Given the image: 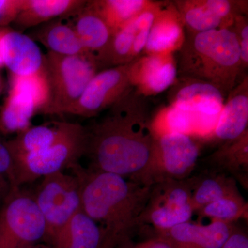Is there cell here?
I'll return each instance as SVG.
<instances>
[{
    "mask_svg": "<svg viewBox=\"0 0 248 248\" xmlns=\"http://www.w3.org/2000/svg\"><path fill=\"white\" fill-rule=\"evenodd\" d=\"M128 68L129 64L123 65L98 72L66 114L93 117L110 108L133 89Z\"/></svg>",
    "mask_w": 248,
    "mask_h": 248,
    "instance_id": "obj_10",
    "label": "cell"
},
{
    "mask_svg": "<svg viewBox=\"0 0 248 248\" xmlns=\"http://www.w3.org/2000/svg\"><path fill=\"white\" fill-rule=\"evenodd\" d=\"M231 30L235 34L240 52L241 63L245 71L248 66V14H239L235 17Z\"/></svg>",
    "mask_w": 248,
    "mask_h": 248,
    "instance_id": "obj_31",
    "label": "cell"
},
{
    "mask_svg": "<svg viewBox=\"0 0 248 248\" xmlns=\"http://www.w3.org/2000/svg\"><path fill=\"white\" fill-rule=\"evenodd\" d=\"M71 21L81 45L96 62L101 58L113 35L104 18L99 14L94 1H87Z\"/></svg>",
    "mask_w": 248,
    "mask_h": 248,
    "instance_id": "obj_19",
    "label": "cell"
},
{
    "mask_svg": "<svg viewBox=\"0 0 248 248\" xmlns=\"http://www.w3.org/2000/svg\"><path fill=\"white\" fill-rule=\"evenodd\" d=\"M99 14L112 32H115L148 9L150 0H99L94 1Z\"/></svg>",
    "mask_w": 248,
    "mask_h": 248,
    "instance_id": "obj_27",
    "label": "cell"
},
{
    "mask_svg": "<svg viewBox=\"0 0 248 248\" xmlns=\"http://www.w3.org/2000/svg\"><path fill=\"white\" fill-rule=\"evenodd\" d=\"M33 38L48 49L49 52L62 55L89 54L81 45L71 21L64 22L61 19L42 24L33 32Z\"/></svg>",
    "mask_w": 248,
    "mask_h": 248,
    "instance_id": "obj_24",
    "label": "cell"
},
{
    "mask_svg": "<svg viewBox=\"0 0 248 248\" xmlns=\"http://www.w3.org/2000/svg\"><path fill=\"white\" fill-rule=\"evenodd\" d=\"M86 128L79 124L63 122L61 134L51 146L39 153L14 159L16 186L54 173L71 169L86 153Z\"/></svg>",
    "mask_w": 248,
    "mask_h": 248,
    "instance_id": "obj_5",
    "label": "cell"
},
{
    "mask_svg": "<svg viewBox=\"0 0 248 248\" xmlns=\"http://www.w3.org/2000/svg\"><path fill=\"white\" fill-rule=\"evenodd\" d=\"M42 178L34 200L46 226L45 241L53 236L81 209V182L79 176L71 170Z\"/></svg>",
    "mask_w": 248,
    "mask_h": 248,
    "instance_id": "obj_6",
    "label": "cell"
},
{
    "mask_svg": "<svg viewBox=\"0 0 248 248\" xmlns=\"http://www.w3.org/2000/svg\"><path fill=\"white\" fill-rule=\"evenodd\" d=\"M11 90L27 93L33 99L37 110L45 112L50 100V88L44 68L27 76H12Z\"/></svg>",
    "mask_w": 248,
    "mask_h": 248,
    "instance_id": "obj_29",
    "label": "cell"
},
{
    "mask_svg": "<svg viewBox=\"0 0 248 248\" xmlns=\"http://www.w3.org/2000/svg\"><path fill=\"white\" fill-rule=\"evenodd\" d=\"M200 156V146L190 135L167 133L155 136L151 161L143 184L190 177Z\"/></svg>",
    "mask_w": 248,
    "mask_h": 248,
    "instance_id": "obj_8",
    "label": "cell"
},
{
    "mask_svg": "<svg viewBox=\"0 0 248 248\" xmlns=\"http://www.w3.org/2000/svg\"><path fill=\"white\" fill-rule=\"evenodd\" d=\"M206 160L214 170L231 175L247 186L248 131L236 140L223 143Z\"/></svg>",
    "mask_w": 248,
    "mask_h": 248,
    "instance_id": "obj_23",
    "label": "cell"
},
{
    "mask_svg": "<svg viewBox=\"0 0 248 248\" xmlns=\"http://www.w3.org/2000/svg\"><path fill=\"white\" fill-rule=\"evenodd\" d=\"M153 123L146 98L133 88L86 128L89 169L143 183L155 139Z\"/></svg>",
    "mask_w": 248,
    "mask_h": 248,
    "instance_id": "obj_1",
    "label": "cell"
},
{
    "mask_svg": "<svg viewBox=\"0 0 248 248\" xmlns=\"http://www.w3.org/2000/svg\"><path fill=\"white\" fill-rule=\"evenodd\" d=\"M81 182V209L102 232L99 248H113L140 227L151 186L112 173L71 168Z\"/></svg>",
    "mask_w": 248,
    "mask_h": 248,
    "instance_id": "obj_2",
    "label": "cell"
},
{
    "mask_svg": "<svg viewBox=\"0 0 248 248\" xmlns=\"http://www.w3.org/2000/svg\"><path fill=\"white\" fill-rule=\"evenodd\" d=\"M193 115L170 106L166 111L167 133H179L189 135L193 128Z\"/></svg>",
    "mask_w": 248,
    "mask_h": 248,
    "instance_id": "obj_30",
    "label": "cell"
},
{
    "mask_svg": "<svg viewBox=\"0 0 248 248\" xmlns=\"http://www.w3.org/2000/svg\"><path fill=\"white\" fill-rule=\"evenodd\" d=\"M171 107L192 115L218 116L226 102V96L213 84L201 80L177 76L170 88Z\"/></svg>",
    "mask_w": 248,
    "mask_h": 248,
    "instance_id": "obj_14",
    "label": "cell"
},
{
    "mask_svg": "<svg viewBox=\"0 0 248 248\" xmlns=\"http://www.w3.org/2000/svg\"><path fill=\"white\" fill-rule=\"evenodd\" d=\"M194 214L187 179H166L152 184L146 207L140 217V226L150 225L157 233L190 221Z\"/></svg>",
    "mask_w": 248,
    "mask_h": 248,
    "instance_id": "obj_9",
    "label": "cell"
},
{
    "mask_svg": "<svg viewBox=\"0 0 248 248\" xmlns=\"http://www.w3.org/2000/svg\"><path fill=\"white\" fill-rule=\"evenodd\" d=\"M43 68L50 88V100L44 112L58 115L67 113L99 70L90 54L62 55L49 51L44 55Z\"/></svg>",
    "mask_w": 248,
    "mask_h": 248,
    "instance_id": "obj_4",
    "label": "cell"
},
{
    "mask_svg": "<svg viewBox=\"0 0 248 248\" xmlns=\"http://www.w3.org/2000/svg\"><path fill=\"white\" fill-rule=\"evenodd\" d=\"M221 248H248L247 235L234 229Z\"/></svg>",
    "mask_w": 248,
    "mask_h": 248,
    "instance_id": "obj_34",
    "label": "cell"
},
{
    "mask_svg": "<svg viewBox=\"0 0 248 248\" xmlns=\"http://www.w3.org/2000/svg\"><path fill=\"white\" fill-rule=\"evenodd\" d=\"M135 248H173L166 240L160 237L159 239L151 240L148 242L139 245Z\"/></svg>",
    "mask_w": 248,
    "mask_h": 248,
    "instance_id": "obj_36",
    "label": "cell"
},
{
    "mask_svg": "<svg viewBox=\"0 0 248 248\" xmlns=\"http://www.w3.org/2000/svg\"><path fill=\"white\" fill-rule=\"evenodd\" d=\"M15 189L9 179L0 174V208Z\"/></svg>",
    "mask_w": 248,
    "mask_h": 248,
    "instance_id": "obj_35",
    "label": "cell"
},
{
    "mask_svg": "<svg viewBox=\"0 0 248 248\" xmlns=\"http://www.w3.org/2000/svg\"><path fill=\"white\" fill-rule=\"evenodd\" d=\"M233 231V223L211 221L202 225L188 221L158 234L173 248H221Z\"/></svg>",
    "mask_w": 248,
    "mask_h": 248,
    "instance_id": "obj_16",
    "label": "cell"
},
{
    "mask_svg": "<svg viewBox=\"0 0 248 248\" xmlns=\"http://www.w3.org/2000/svg\"><path fill=\"white\" fill-rule=\"evenodd\" d=\"M63 122L30 127L18 133L14 140L7 142L14 159L24 155L33 154L48 148L58 140L63 128Z\"/></svg>",
    "mask_w": 248,
    "mask_h": 248,
    "instance_id": "obj_26",
    "label": "cell"
},
{
    "mask_svg": "<svg viewBox=\"0 0 248 248\" xmlns=\"http://www.w3.org/2000/svg\"><path fill=\"white\" fill-rule=\"evenodd\" d=\"M22 4V0H0V26L14 22Z\"/></svg>",
    "mask_w": 248,
    "mask_h": 248,
    "instance_id": "obj_33",
    "label": "cell"
},
{
    "mask_svg": "<svg viewBox=\"0 0 248 248\" xmlns=\"http://www.w3.org/2000/svg\"><path fill=\"white\" fill-rule=\"evenodd\" d=\"M0 174L7 177L14 188H18L15 177L14 156L6 141H0Z\"/></svg>",
    "mask_w": 248,
    "mask_h": 248,
    "instance_id": "obj_32",
    "label": "cell"
},
{
    "mask_svg": "<svg viewBox=\"0 0 248 248\" xmlns=\"http://www.w3.org/2000/svg\"><path fill=\"white\" fill-rule=\"evenodd\" d=\"M0 48L4 65L12 76H31L43 68L44 55L38 46L19 31L3 29Z\"/></svg>",
    "mask_w": 248,
    "mask_h": 248,
    "instance_id": "obj_17",
    "label": "cell"
},
{
    "mask_svg": "<svg viewBox=\"0 0 248 248\" xmlns=\"http://www.w3.org/2000/svg\"><path fill=\"white\" fill-rule=\"evenodd\" d=\"M186 34L178 52V76L213 84L226 97L245 71L235 34L230 29Z\"/></svg>",
    "mask_w": 248,
    "mask_h": 248,
    "instance_id": "obj_3",
    "label": "cell"
},
{
    "mask_svg": "<svg viewBox=\"0 0 248 248\" xmlns=\"http://www.w3.org/2000/svg\"><path fill=\"white\" fill-rule=\"evenodd\" d=\"M248 76L228 94L215 128L217 140L232 141L248 131Z\"/></svg>",
    "mask_w": 248,
    "mask_h": 248,
    "instance_id": "obj_18",
    "label": "cell"
},
{
    "mask_svg": "<svg viewBox=\"0 0 248 248\" xmlns=\"http://www.w3.org/2000/svg\"><path fill=\"white\" fill-rule=\"evenodd\" d=\"M178 76L174 54L143 55L129 63L130 84L144 97H154L170 89Z\"/></svg>",
    "mask_w": 248,
    "mask_h": 248,
    "instance_id": "obj_13",
    "label": "cell"
},
{
    "mask_svg": "<svg viewBox=\"0 0 248 248\" xmlns=\"http://www.w3.org/2000/svg\"><path fill=\"white\" fill-rule=\"evenodd\" d=\"M37 110L30 95L11 90L0 112V130L5 133H22L30 128L31 118Z\"/></svg>",
    "mask_w": 248,
    "mask_h": 248,
    "instance_id": "obj_25",
    "label": "cell"
},
{
    "mask_svg": "<svg viewBox=\"0 0 248 248\" xmlns=\"http://www.w3.org/2000/svg\"><path fill=\"white\" fill-rule=\"evenodd\" d=\"M160 1H154L139 16L114 32L97 64L100 68L129 64L143 55Z\"/></svg>",
    "mask_w": 248,
    "mask_h": 248,
    "instance_id": "obj_11",
    "label": "cell"
},
{
    "mask_svg": "<svg viewBox=\"0 0 248 248\" xmlns=\"http://www.w3.org/2000/svg\"><path fill=\"white\" fill-rule=\"evenodd\" d=\"M102 232L82 209L55 234L49 245L53 248H99Z\"/></svg>",
    "mask_w": 248,
    "mask_h": 248,
    "instance_id": "obj_22",
    "label": "cell"
},
{
    "mask_svg": "<svg viewBox=\"0 0 248 248\" xmlns=\"http://www.w3.org/2000/svg\"><path fill=\"white\" fill-rule=\"evenodd\" d=\"M197 213L200 218H208L211 221L233 223L240 218H248V203L242 195L233 196L212 202Z\"/></svg>",
    "mask_w": 248,
    "mask_h": 248,
    "instance_id": "obj_28",
    "label": "cell"
},
{
    "mask_svg": "<svg viewBox=\"0 0 248 248\" xmlns=\"http://www.w3.org/2000/svg\"><path fill=\"white\" fill-rule=\"evenodd\" d=\"M46 226L33 195L15 189L0 208V248H29L45 241Z\"/></svg>",
    "mask_w": 248,
    "mask_h": 248,
    "instance_id": "obj_7",
    "label": "cell"
},
{
    "mask_svg": "<svg viewBox=\"0 0 248 248\" xmlns=\"http://www.w3.org/2000/svg\"><path fill=\"white\" fill-rule=\"evenodd\" d=\"M173 3L186 32L190 33L229 29L236 16L248 14L247 1L177 0Z\"/></svg>",
    "mask_w": 248,
    "mask_h": 248,
    "instance_id": "obj_12",
    "label": "cell"
},
{
    "mask_svg": "<svg viewBox=\"0 0 248 248\" xmlns=\"http://www.w3.org/2000/svg\"><path fill=\"white\" fill-rule=\"evenodd\" d=\"M187 179L194 213L215 201L241 195L236 179L225 173L212 170Z\"/></svg>",
    "mask_w": 248,
    "mask_h": 248,
    "instance_id": "obj_21",
    "label": "cell"
},
{
    "mask_svg": "<svg viewBox=\"0 0 248 248\" xmlns=\"http://www.w3.org/2000/svg\"><path fill=\"white\" fill-rule=\"evenodd\" d=\"M186 35L182 18L173 1H161L143 55L177 53L185 42Z\"/></svg>",
    "mask_w": 248,
    "mask_h": 248,
    "instance_id": "obj_15",
    "label": "cell"
},
{
    "mask_svg": "<svg viewBox=\"0 0 248 248\" xmlns=\"http://www.w3.org/2000/svg\"><path fill=\"white\" fill-rule=\"evenodd\" d=\"M3 29H0V40H1V34H2ZM4 66V62H3L2 55H1V48H0V68Z\"/></svg>",
    "mask_w": 248,
    "mask_h": 248,
    "instance_id": "obj_37",
    "label": "cell"
},
{
    "mask_svg": "<svg viewBox=\"0 0 248 248\" xmlns=\"http://www.w3.org/2000/svg\"><path fill=\"white\" fill-rule=\"evenodd\" d=\"M82 0H22L14 21L16 28L26 30L57 18L73 16L86 4Z\"/></svg>",
    "mask_w": 248,
    "mask_h": 248,
    "instance_id": "obj_20",
    "label": "cell"
}]
</instances>
